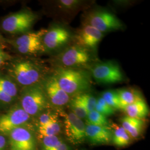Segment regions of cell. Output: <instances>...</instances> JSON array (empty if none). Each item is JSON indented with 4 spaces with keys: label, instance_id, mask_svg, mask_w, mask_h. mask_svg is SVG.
<instances>
[{
    "label": "cell",
    "instance_id": "obj_1",
    "mask_svg": "<svg viewBox=\"0 0 150 150\" xmlns=\"http://www.w3.org/2000/svg\"><path fill=\"white\" fill-rule=\"evenodd\" d=\"M54 76L61 88L70 97L85 93L91 87L90 76L83 70L59 67Z\"/></svg>",
    "mask_w": 150,
    "mask_h": 150
},
{
    "label": "cell",
    "instance_id": "obj_2",
    "mask_svg": "<svg viewBox=\"0 0 150 150\" xmlns=\"http://www.w3.org/2000/svg\"><path fill=\"white\" fill-rule=\"evenodd\" d=\"M47 105L48 98L42 86L35 84L24 88L21 96V107L30 116L40 114Z\"/></svg>",
    "mask_w": 150,
    "mask_h": 150
},
{
    "label": "cell",
    "instance_id": "obj_3",
    "mask_svg": "<svg viewBox=\"0 0 150 150\" xmlns=\"http://www.w3.org/2000/svg\"><path fill=\"white\" fill-rule=\"evenodd\" d=\"M95 80L101 84H114L124 80V76L119 64L113 61L99 62L90 69Z\"/></svg>",
    "mask_w": 150,
    "mask_h": 150
},
{
    "label": "cell",
    "instance_id": "obj_4",
    "mask_svg": "<svg viewBox=\"0 0 150 150\" xmlns=\"http://www.w3.org/2000/svg\"><path fill=\"white\" fill-rule=\"evenodd\" d=\"M86 24L95 28L102 33L122 30V22L117 17L109 11L95 10L86 17Z\"/></svg>",
    "mask_w": 150,
    "mask_h": 150
},
{
    "label": "cell",
    "instance_id": "obj_5",
    "mask_svg": "<svg viewBox=\"0 0 150 150\" xmlns=\"http://www.w3.org/2000/svg\"><path fill=\"white\" fill-rule=\"evenodd\" d=\"M92 60L90 50L75 45L66 48L59 55L61 67L73 68L88 64Z\"/></svg>",
    "mask_w": 150,
    "mask_h": 150
},
{
    "label": "cell",
    "instance_id": "obj_6",
    "mask_svg": "<svg viewBox=\"0 0 150 150\" xmlns=\"http://www.w3.org/2000/svg\"><path fill=\"white\" fill-rule=\"evenodd\" d=\"M11 73L16 81L25 87L37 84L41 76L38 67L27 61L15 64L11 69Z\"/></svg>",
    "mask_w": 150,
    "mask_h": 150
},
{
    "label": "cell",
    "instance_id": "obj_7",
    "mask_svg": "<svg viewBox=\"0 0 150 150\" xmlns=\"http://www.w3.org/2000/svg\"><path fill=\"white\" fill-rule=\"evenodd\" d=\"M36 19L35 15L29 11H21L5 18L2 26L6 32L16 34L27 31Z\"/></svg>",
    "mask_w": 150,
    "mask_h": 150
},
{
    "label": "cell",
    "instance_id": "obj_8",
    "mask_svg": "<svg viewBox=\"0 0 150 150\" xmlns=\"http://www.w3.org/2000/svg\"><path fill=\"white\" fill-rule=\"evenodd\" d=\"M30 118V116L21 106L12 108L0 117V134H9L14 129L22 127Z\"/></svg>",
    "mask_w": 150,
    "mask_h": 150
},
{
    "label": "cell",
    "instance_id": "obj_9",
    "mask_svg": "<svg viewBox=\"0 0 150 150\" xmlns=\"http://www.w3.org/2000/svg\"><path fill=\"white\" fill-rule=\"evenodd\" d=\"M65 134L69 141L77 145L86 138V126L83 121L72 112L64 115Z\"/></svg>",
    "mask_w": 150,
    "mask_h": 150
},
{
    "label": "cell",
    "instance_id": "obj_10",
    "mask_svg": "<svg viewBox=\"0 0 150 150\" xmlns=\"http://www.w3.org/2000/svg\"><path fill=\"white\" fill-rule=\"evenodd\" d=\"M46 31V30H41L25 34L18 38L15 41L18 51L23 54H35L44 51L42 38Z\"/></svg>",
    "mask_w": 150,
    "mask_h": 150
},
{
    "label": "cell",
    "instance_id": "obj_11",
    "mask_svg": "<svg viewBox=\"0 0 150 150\" xmlns=\"http://www.w3.org/2000/svg\"><path fill=\"white\" fill-rule=\"evenodd\" d=\"M10 134V143L12 150H35V141L32 133L23 127L12 130Z\"/></svg>",
    "mask_w": 150,
    "mask_h": 150
},
{
    "label": "cell",
    "instance_id": "obj_12",
    "mask_svg": "<svg viewBox=\"0 0 150 150\" xmlns=\"http://www.w3.org/2000/svg\"><path fill=\"white\" fill-rule=\"evenodd\" d=\"M42 87L48 100L54 106H63L70 102L71 97L61 88L54 75L48 77Z\"/></svg>",
    "mask_w": 150,
    "mask_h": 150
},
{
    "label": "cell",
    "instance_id": "obj_13",
    "mask_svg": "<svg viewBox=\"0 0 150 150\" xmlns=\"http://www.w3.org/2000/svg\"><path fill=\"white\" fill-rule=\"evenodd\" d=\"M71 38L69 31L61 26H56L47 31L43 37L44 48L55 50L67 43Z\"/></svg>",
    "mask_w": 150,
    "mask_h": 150
},
{
    "label": "cell",
    "instance_id": "obj_14",
    "mask_svg": "<svg viewBox=\"0 0 150 150\" xmlns=\"http://www.w3.org/2000/svg\"><path fill=\"white\" fill-rule=\"evenodd\" d=\"M103 33L88 25H85L77 36V45L88 50H95L101 41Z\"/></svg>",
    "mask_w": 150,
    "mask_h": 150
},
{
    "label": "cell",
    "instance_id": "obj_15",
    "mask_svg": "<svg viewBox=\"0 0 150 150\" xmlns=\"http://www.w3.org/2000/svg\"><path fill=\"white\" fill-rule=\"evenodd\" d=\"M112 130L108 126H95L87 124L86 126V137L95 145H106L112 141Z\"/></svg>",
    "mask_w": 150,
    "mask_h": 150
},
{
    "label": "cell",
    "instance_id": "obj_16",
    "mask_svg": "<svg viewBox=\"0 0 150 150\" xmlns=\"http://www.w3.org/2000/svg\"><path fill=\"white\" fill-rule=\"evenodd\" d=\"M121 122L122 127L132 137L137 138L142 132L144 125L142 120L126 116L121 119Z\"/></svg>",
    "mask_w": 150,
    "mask_h": 150
},
{
    "label": "cell",
    "instance_id": "obj_17",
    "mask_svg": "<svg viewBox=\"0 0 150 150\" xmlns=\"http://www.w3.org/2000/svg\"><path fill=\"white\" fill-rule=\"evenodd\" d=\"M122 110L129 117L139 120L146 118L149 113V107L144 99L129 105Z\"/></svg>",
    "mask_w": 150,
    "mask_h": 150
},
{
    "label": "cell",
    "instance_id": "obj_18",
    "mask_svg": "<svg viewBox=\"0 0 150 150\" xmlns=\"http://www.w3.org/2000/svg\"><path fill=\"white\" fill-rule=\"evenodd\" d=\"M118 93L121 110L129 105L144 99L139 91L132 89H120L116 90Z\"/></svg>",
    "mask_w": 150,
    "mask_h": 150
},
{
    "label": "cell",
    "instance_id": "obj_19",
    "mask_svg": "<svg viewBox=\"0 0 150 150\" xmlns=\"http://www.w3.org/2000/svg\"><path fill=\"white\" fill-rule=\"evenodd\" d=\"M112 131V142L115 146L123 147L129 145L131 141V137L122 126L115 125Z\"/></svg>",
    "mask_w": 150,
    "mask_h": 150
},
{
    "label": "cell",
    "instance_id": "obj_20",
    "mask_svg": "<svg viewBox=\"0 0 150 150\" xmlns=\"http://www.w3.org/2000/svg\"><path fill=\"white\" fill-rule=\"evenodd\" d=\"M69 102L70 109L71 110L72 112L81 120L86 118L88 112L77 96L74 97Z\"/></svg>",
    "mask_w": 150,
    "mask_h": 150
},
{
    "label": "cell",
    "instance_id": "obj_21",
    "mask_svg": "<svg viewBox=\"0 0 150 150\" xmlns=\"http://www.w3.org/2000/svg\"><path fill=\"white\" fill-rule=\"evenodd\" d=\"M61 125L58 121L50 123L44 126H40L38 129L39 135L41 137L56 136L61 131Z\"/></svg>",
    "mask_w": 150,
    "mask_h": 150
},
{
    "label": "cell",
    "instance_id": "obj_22",
    "mask_svg": "<svg viewBox=\"0 0 150 150\" xmlns=\"http://www.w3.org/2000/svg\"><path fill=\"white\" fill-rule=\"evenodd\" d=\"M86 119L88 123L87 124L92 125L108 126L109 124L107 117L100 113L98 112L95 110L88 113Z\"/></svg>",
    "mask_w": 150,
    "mask_h": 150
},
{
    "label": "cell",
    "instance_id": "obj_23",
    "mask_svg": "<svg viewBox=\"0 0 150 150\" xmlns=\"http://www.w3.org/2000/svg\"><path fill=\"white\" fill-rule=\"evenodd\" d=\"M104 100L115 110L121 109L117 92L116 90H108L103 92L102 97Z\"/></svg>",
    "mask_w": 150,
    "mask_h": 150
},
{
    "label": "cell",
    "instance_id": "obj_24",
    "mask_svg": "<svg viewBox=\"0 0 150 150\" xmlns=\"http://www.w3.org/2000/svg\"><path fill=\"white\" fill-rule=\"evenodd\" d=\"M0 90L13 98L17 94L16 85L12 81L4 77H0Z\"/></svg>",
    "mask_w": 150,
    "mask_h": 150
},
{
    "label": "cell",
    "instance_id": "obj_25",
    "mask_svg": "<svg viewBox=\"0 0 150 150\" xmlns=\"http://www.w3.org/2000/svg\"><path fill=\"white\" fill-rule=\"evenodd\" d=\"M77 97L86 107L88 112L95 110L96 105L97 99L92 95L85 92L78 95Z\"/></svg>",
    "mask_w": 150,
    "mask_h": 150
},
{
    "label": "cell",
    "instance_id": "obj_26",
    "mask_svg": "<svg viewBox=\"0 0 150 150\" xmlns=\"http://www.w3.org/2000/svg\"><path fill=\"white\" fill-rule=\"evenodd\" d=\"M95 110L101 113L106 117L112 115L115 112V110L107 104L102 97L97 99L96 105Z\"/></svg>",
    "mask_w": 150,
    "mask_h": 150
},
{
    "label": "cell",
    "instance_id": "obj_27",
    "mask_svg": "<svg viewBox=\"0 0 150 150\" xmlns=\"http://www.w3.org/2000/svg\"><path fill=\"white\" fill-rule=\"evenodd\" d=\"M62 142V140L56 136L44 137L42 150H55Z\"/></svg>",
    "mask_w": 150,
    "mask_h": 150
},
{
    "label": "cell",
    "instance_id": "obj_28",
    "mask_svg": "<svg viewBox=\"0 0 150 150\" xmlns=\"http://www.w3.org/2000/svg\"><path fill=\"white\" fill-rule=\"evenodd\" d=\"M58 120L57 116L55 115L50 113H44L41 115L39 118V127L46 126Z\"/></svg>",
    "mask_w": 150,
    "mask_h": 150
},
{
    "label": "cell",
    "instance_id": "obj_29",
    "mask_svg": "<svg viewBox=\"0 0 150 150\" xmlns=\"http://www.w3.org/2000/svg\"><path fill=\"white\" fill-rule=\"evenodd\" d=\"M59 3L62 8L70 9L77 7L80 4V1L76 0H62L59 1Z\"/></svg>",
    "mask_w": 150,
    "mask_h": 150
},
{
    "label": "cell",
    "instance_id": "obj_30",
    "mask_svg": "<svg viewBox=\"0 0 150 150\" xmlns=\"http://www.w3.org/2000/svg\"><path fill=\"white\" fill-rule=\"evenodd\" d=\"M12 100H13V98H12L11 96L6 94L4 91L0 90V101L1 102L8 103L12 102Z\"/></svg>",
    "mask_w": 150,
    "mask_h": 150
},
{
    "label": "cell",
    "instance_id": "obj_31",
    "mask_svg": "<svg viewBox=\"0 0 150 150\" xmlns=\"http://www.w3.org/2000/svg\"><path fill=\"white\" fill-rule=\"evenodd\" d=\"M6 142L5 138L3 136L0 135V150H4L5 147Z\"/></svg>",
    "mask_w": 150,
    "mask_h": 150
},
{
    "label": "cell",
    "instance_id": "obj_32",
    "mask_svg": "<svg viewBox=\"0 0 150 150\" xmlns=\"http://www.w3.org/2000/svg\"><path fill=\"white\" fill-rule=\"evenodd\" d=\"M55 150H69V147L67 144L62 142Z\"/></svg>",
    "mask_w": 150,
    "mask_h": 150
},
{
    "label": "cell",
    "instance_id": "obj_33",
    "mask_svg": "<svg viewBox=\"0 0 150 150\" xmlns=\"http://www.w3.org/2000/svg\"><path fill=\"white\" fill-rule=\"evenodd\" d=\"M5 54L4 52V51L0 48V66L3 63V62L5 59Z\"/></svg>",
    "mask_w": 150,
    "mask_h": 150
}]
</instances>
